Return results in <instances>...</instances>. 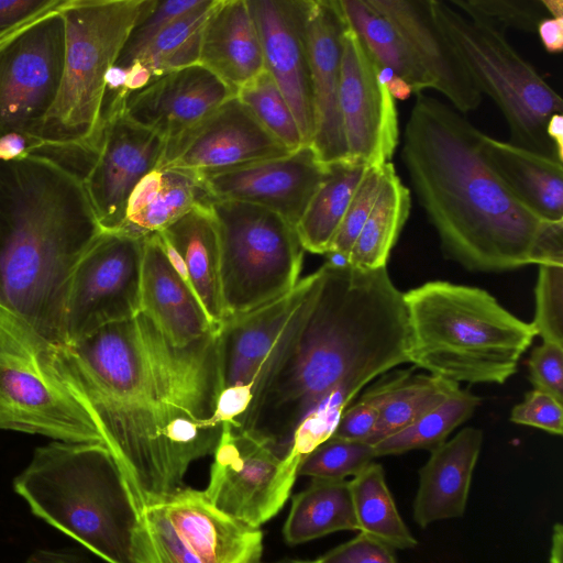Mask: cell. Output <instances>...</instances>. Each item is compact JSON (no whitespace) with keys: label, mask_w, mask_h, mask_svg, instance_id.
I'll use <instances>...</instances> for the list:
<instances>
[{"label":"cell","mask_w":563,"mask_h":563,"mask_svg":"<svg viewBox=\"0 0 563 563\" xmlns=\"http://www.w3.org/2000/svg\"><path fill=\"white\" fill-rule=\"evenodd\" d=\"M57 376L91 416L143 510L185 485L222 427L217 331L173 344L142 312L71 344H52Z\"/></svg>","instance_id":"6da1fadb"},{"label":"cell","mask_w":563,"mask_h":563,"mask_svg":"<svg viewBox=\"0 0 563 563\" xmlns=\"http://www.w3.org/2000/svg\"><path fill=\"white\" fill-rule=\"evenodd\" d=\"M292 349L264 393L249 431L286 457L330 439L343 411L371 382L410 363L401 292L387 267L327 261Z\"/></svg>","instance_id":"7a4b0ae2"},{"label":"cell","mask_w":563,"mask_h":563,"mask_svg":"<svg viewBox=\"0 0 563 563\" xmlns=\"http://www.w3.org/2000/svg\"><path fill=\"white\" fill-rule=\"evenodd\" d=\"M465 117L418 93L405 128L401 159L443 253L473 272L536 264L547 224L486 163Z\"/></svg>","instance_id":"3957f363"},{"label":"cell","mask_w":563,"mask_h":563,"mask_svg":"<svg viewBox=\"0 0 563 563\" xmlns=\"http://www.w3.org/2000/svg\"><path fill=\"white\" fill-rule=\"evenodd\" d=\"M102 232L78 176L35 154L0 161V305L63 344L70 276Z\"/></svg>","instance_id":"277c9868"},{"label":"cell","mask_w":563,"mask_h":563,"mask_svg":"<svg viewBox=\"0 0 563 563\" xmlns=\"http://www.w3.org/2000/svg\"><path fill=\"white\" fill-rule=\"evenodd\" d=\"M13 488L35 516L107 563H158L143 510L104 443L38 446Z\"/></svg>","instance_id":"5b68a950"},{"label":"cell","mask_w":563,"mask_h":563,"mask_svg":"<svg viewBox=\"0 0 563 563\" xmlns=\"http://www.w3.org/2000/svg\"><path fill=\"white\" fill-rule=\"evenodd\" d=\"M409 362L434 376L504 384L537 332L488 291L432 280L404 292Z\"/></svg>","instance_id":"8992f818"},{"label":"cell","mask_w":563,"mask_h":563,"mask_svg":"<svg viewBox=\"0 0 563 563\" xmlns=\"http://www.w3.org/2000/svg\"><path fill=\"white\" fill-rule=\"evenodd\" d=\"M151 0H66L64 62L55 100L40 128L41 145L96 155L103 128L106 78Z\"/></svg>","instance_id":"52a82bcc"},{"label":"cell","mask_w":563,"mask_h":563,"mask_svg":"<svg viewBox=\"0 0 563 563\" xmlns=\"http://www.w3.org/2000/svg\"><path fill=\"white\" fill-rule=\"evenodd\" d=\"M429 1L438 29L474 85L503 112L510 143L558 161L545 128L553 113H562L559 93L509 44L505 32L468 18L449 1Z\"/></svg>","instance_id":"ba28073f"},{"label":"cell","mask_w":563,"mask_h":563,"mask_svg":"<svg viewBox=\"0 0 563 563\" xmlns=\"http://www.w3.org/2000/svg\"><path fill=\"white\" fill-rule=\"evenodd\" d=\"M319 271L284 296L225 319L217 329L220 394L213 420L247 430L271 383L288 357L311 306Z\"/></svg>","instance_id":"9c48e42d"},{"label":"cell","mask_w":563,"mask_h":563,"mask_svg":"<svg viewBox=\"0 0 563 563\" xmlns=\"http://www.w3.org/2000/svg\"><path fill=\"white\" fill-rule=\"evenodd\" d=\"M52 344L0 305V430L103 443L89 412L54 371Z\"/></svg>","instance_id":"30bf717a"},{"label":"cell","mask_w":563,"mask_h":563,"mask_svg":"<svg viewBox=\"0 0 563 563\" xmlns=\"http://www.w3.org/2000/svg\"><path fill=\"white\" fill-rule=\"evenodd\" d=\"M210 208L225 319L264 306L298 284L306 251L292 224L252 203L213 199Z\"/></svg>","instance_id":"8fae6325"},{"label":"cell","mask_w":563,"mask_h":563,"mask_svg":"<svg viewBox=\"0 0 563 563\" xmlns=\"http://www.w3.org/2000/svg\"><path fill=\"white\" fill-rule=\"evenodd\" d=\"M143 239L107 232L76 265L63 309V344L141 312Z\"/></svg>","instance_id":"7c38bea8"},{"label":"cell","mask_w":563,"mask_h":563,"mask_svg":"<svg viewBox=\"0 0 563 563\" xmlns=\"http://www.w3.org/2000/svg\"><path fill=\"white\" fill-rule=\"evenodd\" d=\"M297 471L253 432L222 426L203 493L221 511L260 528L284 507Z\"/></svg>","instance_id":"4fadbf2b"},{"label":"cell","mask_w":563,"mask_h":563,"mask_svg":"<svg viewBox=\"0 0 563 563\" xmlns=\"http://www.w3.org/2000/svg\"><path fill=\"white\" fill-rule=\"evenodd\" d=\"M64 20L46 14L0 40V136L37 137L60 81Z\"/></svg>","instance_id":"5bb4252c"},{"label":"cell","mask_w":563,"mask_h":563,"mask_svg":"<svg viewBox=\"0 0 563 563\" xmlns=\"http://www.w3.org/2000/svg\"><path fill=\"white\" fill-rule=\"evenodd\" d=\"M339 104L349 158L373 167L390 162L399 143L397 107L347 23L342 37Z\"/></svg>","instance_id":"9a60e30c"},{"label":"cell","mask_w":563,"mask_h":563,"mask_svg":"<svg viewBox=\"0 0 563 563\" xmlns=\"http://www.w3.org/2000/svg\"><path fill=\"white\" fill-rule=\"evenodd\" d=\"M123 103L108 111L96 158L82 180L107 232L120 228L133 189L159 165L166 144L155 132L131 121L123 112Z\"/></svg>","instance_id":"2e32d148"},{"label":"cell","mask_w":563,"mask_h":563,"mask_svg":"<svg viewBox=\"0 0 563 563\" xmlns=\"http://www.w3.org/2000/svg\"><path fill=\"white\" fill-rule=\"evenodd\" d=\"M289 153L234 96L196 126L167 142L157 167L201 173Z\"/></svg>","instance_id":"e0dca14e"},{"label":"cell","mask_w":563,"mask_h":563,"mask_svg":"<svg viewBox=\"0 0 563 563\" xmlns=\"http://www.w3.org/2000/svg\"><path fill=\"white\" fill-rule=\"evenodd\" d=\"M327 173L311 145L275 158L201 172L214 199L267 208L296 227Z\"/></svg>","instance_id":"ac0fdd59"},{"label":"cell","mask_w":563,"mask_h":563,"mask_svg":"<svg viewBox=\"0 0 563 563\" xmlns=\"http://www.w3.org/2000/svg\"><path fill=\"white\" fill-rule=\"evenodd\" d=\"M264 58L297 121L305 145L313 137V106L306 43L309 0H249Z\"/></svg>","instance_id":"d6986e66"},{"label":"cell","mask_w":563,"mask_h":563,"mask_svg":"<svg viewBox=\"0 0 563 563\" xmlns=\"http://www.w3.org/2000/svg\"><path fill=\"white\" fill-rule=\"evenodd\" d=\"M345 27L339 0H309L306 43L313 106L311 146L324 164L349 158L339 104Z\"/></svg>","instance_id":"ffe728a7"},{"label":"cell","mask_w":563,"mask_h":563,"mask_svg":"<svg viewBox=\"0 0 563 563\" xmlns=\"http://www.w3.org/2000/svg\"><path fill=\"white\" fill-rule=\"evenodd\" d=\"M235 91L199 63L167 73L129 93L124 114L169 142L196 126Z\"/></svg>","instance_id":"44dd1931"},{"label":"cell","mask_w":563,"mask_h":563,"mask_svg":"<svg viewBox=\"0 0 563 563\" xmlns=\"http://www.w3.org/2000/svg\"><path fill=\"white\" fill-rule=\"evenodd\" d=\"M397 30L432 81L462 113L477 109L482 93L438 29L429 0H368Z\"/></svg>","instance_id":"7402d4cb"},{"label":"cell","mask_w":563,"mask_h":563,"mask_svg":"<svg viewBox=\"0 0 563 563\" xmlns=\"http://www.w3.org/2000/svg\"><path fill=\"white\" fill-rule=\"evenodd\" d=\"M156 505L202 563H261L262 530L218 509L203 490L184 486Z\"/></svg>","instance_id":"603a6c76"},{"label":"cell","mask_w":563,"mask_h":563,"mask_svg":"<svg viewBox=\"0 0 563 563\" xmlns=\"http://www.w3.org/2000/svg\"><path fill=\"white\" fill-rule=\"evenodd\" d=\"M141 312L175 345L217 331L194 291L170 263L157 233L143 239Z\"/></svg>","instance_id":"cb8c5ba5"},{"label":"cell","mask_w":563,"mask_h":563,"mask_svg":"<svg viewBox=\"0 0 563 563\" xmlns=\"http://www.w3.org/2000/svg\"><path fill=\"white\" fill-rule=\"evenodd\" d=\"M483 439L481 429L467 427L431 451L419 471L412 506V517L420 528L464 515Z\"/></svg>","instance_id":"d4e9b609"},{"label":"cell","mask_w":563,"mask_h":563,"mask_svg":"<svg viewBox=\"0 0 563 563\" xmlns=\"http://www.w3.org/2000/svg\"><path fill=\"white\" fill-rule=\"evenodd\" d=\"M198 63L235 92L265 69L249 0L214 1L203 25Z\"/></svg>","instance_id":"484cf974"},{"label":"cell","mask_w":563,"mask_h":563,"mask_svg":"<svg viewBox=\"0 0 563 563\" xmlns=\"http://www.w3.org/2000/svg\"><path fill=\"white\" fill-rule=\"evenodd\" d=\"M210 195L199 173L156 167L133 189L120 228L114 231L135 239L158 233L199 206H209Z\"/></svg>","instance_id":"4316f807"},{"label":"cell","mask_w":563,"mask_h":563,"mask_svg":"<svg viewBox=\"0 0 563 563\" xmlns=\"http://www.w3.org/2000/svg\"><path fill=\"white\" fill-rule=\"evenodd\" d=\"M493 172L523 205L547 221L563 220V165L553 157L479 134Z\"/></svg>","instance_id":"83f0119b"},{"label":"cell","mask_w":563,"mask_h":563,"mask_svg":"<svg viewBox=\"0 0 563 563\" xmlns=\"http://www.w3.org/2000/svg\"><path fill=\"white\" fill-rule=\"evenodd\" d=\"M210 205L194 208L158 234L179 255L195 295L218 329L225 313L221 292L219 238Z\"/></svg>","instance_id":"f1b7e54d"},{"label":"cell","mask_w":563,"mask_h":563,"mask_svg":"<svg viewBox=\"0 0 563 563\" xmlns=\"http://www.w3.org/2000/svg\"><path fill=\"white\" fill-rule=\"evenodd\" d=\"M336 531H358L350 481L311 478L291 499L284 539L297 545Z\"/></svg>","instance_id":"f546056e"},{"label":"cell","mask_w":563,"mask_h":563,"mask_svg":"<svg viewBox=\"0 0 563 563\" xmlns=\"http://www.w3.org/2000/svg\"><path fill=\"white\" fill-rule=\"evenodd\" d=\"M368 166L345 158L327 164V173L296 224L305 251L325 255Z\"/></svg>","instance_id":"4dcf8cb0"},{"label":"cell","mask_w":563,"mask_h":563,"mask_svg":"<svg viewBox=\"0 0 563 563\" xmlns=\"http://www.w3.org/2000/svg\"><path fill=\"white\" fill-rule=\"evenodd\" d=\"M410 208L408 187L400 180L391 162L384 164L378 196L346 263L362 269L386 267Z\"/></svg>","instance_id":"1f68e13d"},{"label":"cell","mask_w":563,"mask_h":563,"mask_svg":"<svg viewBox=\"0 0 563 563\" xmlns=\"http://www.w3.org/2000/svg\"><path fill=\"white\" fill-rule=\"evenodd\" d=\"M339 5L377 68L393 69L410 86L412 93L433 89L431 79L397 30L368 0H339Z\"/></svg>","instance_id":"d6a6232c"},{"label":"cell","mask_w":563,"mask_h":563,"mask_svg":"<svg viewBox=\"0 0 563 563\" xmlns=\"http://www.w3.org/2000/svg\"><path fill=\"white\" fill-rule=\"evenodd\" d=\"M358 531L393 549L408 550L418 541L402 520L380 464L372 462L350 481Z\"/></svg>","instance_id":"836d02e7"},{"label":"cell","mask_w":563,"mask_h":563,"mask_svg":"<svg viewBox=\"0 0 563 563\" xmlns=\"http://www.w3.org/2000/svg\"><path fill=\"white\" fill-rule=\"evenodd\" d=\"M481 404L476 395L459 388L445 401L409 427L383 439L374 446L376 456L398 455L412 450H434L449 434L471 418Z\"/></svg>","instance_id":"e575fe53"},{"label":"cell","mask_w":563,"mask_h":563,"mask_svg":"<svg viewBox=\"0 0 563 563\" xmlns=\"http://www.w3.org/2000/svg\"><path fill=\"white\" fill-rule=\"evenodd\" d=\"M459 388L457 383L432 374L409 375L383 406L375 429L366 443L375 445L409 427L445 401Z\"/></svg>","instance_id":"d590c367"},{"label":"cell","mask_w":563,"mask_h":563,"mask_svg":"<svg viewBox=\"0 0 563 563\" xmlns=\"http://www.w3.org/2000/svg\"><path fill=\"white\" fill-rule=\"evenodd\" d=\"M214 1L205 0L200 7L167 25L133 63L144 67L152 81L173 70L197 64L203 25Z\"/></svg>","instance_id":"8d00e7d4"},{"label":"cell","mask_w":563,"mask_h":563,"mask_svg":"<svg viewBox=\"0 0 563 563\" xmlns=\"http://www.w3.org/2000/svg\"><path fill=\"white\" fill-rule=\"evenodd\" d=\"M235 96L290 152L305 145L290 106L267 70L241 86Z\"/></svg>","instance_id":"74e56055"},{"label":"cell","mask_w":563,"mask_h":563,"mask_svg":"<svg viewBox=\"0 0 563 563\" xmlns=\"http://www.w3.org/2000/svg\"><path fill=\"white\" fill-rule=\"evenodd\" d=\"M413 368L391 369L378 377L341 415L331 438L366 442L372 435L380 410L393 391L409 376Z\"/></svg>","instance_id":"f35d334b"},{"label":"cell","mask_w":563,"mask_h":563,"mask_svg":"<svg viewBox=\"0 0 563 563\" xmlns=\"http://www.w3.org/2000/svg\"><path fill=\"white\" fill-rule=\"evenodd\" d=\"M375 457L374 446L366 442L330 438L302 460L297 475L345 479L347 476H355Z\"/></svg>","instance_id":"ab89813d"},{"label":"cell","mask_w":563,"mask_h":563,"mask_svg":"<svg viewBox=\"0 0 563 563\" xmlns=\"http://www.w3.org/2000/svg\"><path fill=\"white\" fill-rule=\"evenodd\" d=\"M468 18L479 20L505 32L516 29L537 32L548 13L540 0H449Z\"/></svg>","instance_id":"60d3db41"},{"label":"cell","mask_w":563,"mask_h":563,"mask_svg":"<svg viewBox=\"0 0 563 563\" xmlns=\"http://www.w3.org/2000/svg\"><path fill=\"white\" fill-rule=\"evenodd\" d=\"M203 2L205 0H151L133 25L115 66H130L167 25Z\"/></svg>","instance_id":"b9f144b4"},{"label":"cell","mask_w":563,"mask_h":563,"mask_svg":"<svg viewBox=\"0 0 563 563\" xmlns=\"http://www.w3.org/2000/svg\"><path fill=\"white\" fill-rule=\"evenodd\" d=\"M531 322L543 342L563 346V266L539 265Z\"/></svg>","instance_id":"7bdbcfd3"},{"label":"cell","mask_w":563,"mask_h":563,"mask_svg":"<svg viewBox=\"0 0 563 563\" xmlns=\"http://www.w3.org/2000/svg\"><path fill=\"white\" fill-rule=\"evenodd\" d=\"M383 166L366 168L327 254H335L347 260L378 196Z\"/></svg>","instance_id":"ee69618b"},{"label":"cell","mask_w":563,"mask_h":563,"mask_svg":"<svg viewBox=\"0 0 563 563\" xmlns=\"http://www.w3.org/2000/svg\"><path fill=\"white\" fill-rule=\"evenodd\" d=\"M143 516L158 563H202L159 505L145 507Z\"/></svg>","instance_id":"f6af8a7d"},{"label":"cell","mask_w":563,"mask_h":563,"mask_svg":"<svg viewBox=\"0 0 563 563\" xmlns=\"http://www.w3.org/2000/svg\"><path fill=\"white\" fill-rule=\"evenodd\" d=\"M510 421L561 435L563 432L562 401L550 394L533 389L510 412Z\"/></svg>","instance_id":"bcb514c9"},{"label":"cell","mask_w":563,"mask_h":563,"mask_svg":"<svg viewBox=\"0 0 563 563\" xmlns=\"http://www.w3.org/2000/svg\"><path fill=\"white\" fill-rule=\"evenodd\" d=\"M528 367L534 389L563 401V346L543 342L532 350Z\"/></svg>","instance_id":"7dc6e473"},{"label":"cell","mask_w":563,"mask_h":563,"mask_svg":"<svg viewBox=\"0 0 563 563\" xmlns=\"http://www.w3.org/2000/svg\"><path fill=\"white\" fill-rule=\"evenodd\" d=\"M316 561L317 563H396L393 548L360 531L353 539L333 548Z\"/></svg>","instance_id":"c3c4849f"},{"label":"cell","mask_w":563,"mask_h":563,"mask_svg":"<svg viewBox=\"0 0 563 563\" xmlns=\"http://www.w3.org/2000/svg\"><path fill=\"white\" fill-rule=\"evenodd\" d=\"M66 0H0V38L20 27L59 11Z\"/></svg>","instance_id":"681fc988"},{"label":"cell","mask_w":563,"mask_h":563,"mask_svg":"<svg viewBox=\"0 0 563 563\" xmlns=\"http://www.w3.org/2000/svg\"><path fill=\"white\" fill-rule=\"evenodd\" d=\"M41 146L36 136L11 132L0 136V161L11 162L33 154Z\"/></svg>","instance_id":"f907efd6"},{"label":"cell","mask_w":563,"mask_h":563,"mask_svg":"<svg viewBox=\"0 0 563 563\" xmlns=\"http://www.w3.org/2000/svg\"><path fill=\"white\" fill-rule=\"evenodd\" d=\"M537 32L544 49L550 54H559L563 49V16L544 18L540 21Z\"/></svg>","instance_id":"816d5d0a"},{"label":"cell","mask_w":563,"mask_h":563,"mask_svg":"<svg viewBox=\"0 0 563 563\" xmlns=\"http://www.w3.org/2000/svg\"><path fill=\"white\" fill-rule=\"evenodd\" d=\"M24 563H91L73 550L41 549L33 552Z\"/></svg>","instance_id":"f5cc1de1"},{"label":"cell","mask_w":563,"mask_h":563,"mask_svg":"<svg viewBox=\"0 0 563 563\" xmlns=\"http://www.w3.org/2000/svg\"><path fill=\"white\" fill-rule=\"evenodd\" d=\"M378 81L386 87L394 100H406L412 95L410 86L393 69L388 67H376Z\"/></svg>","instance_id":"db71d44e"},{"label":"cell","mask_w":563,"mask_h":563,"mask_svg":"<svg viewBox=\"0 0 563 563\" xmlns=\"http://www.w3.org/2000/svg\"><path fill=\"white\" fill-rule=\"evenodd\" d=\"M547 135L552 142L556 158L560 163H563V115L562 113H553L547 123Z\"/></svg>","instance_id":"11a10c76"},{"label":"cell","mask_w":563,"mask_h":563,"mask_svg":"<svg viewBox=\"0 0 563 563\" xmlns=\"http://www.w3.org/2000/svg\"><path fill=\"white\" fill-rule=\"evenodd\" d=\"M563 527L560 522L552 529L550 563H562L563 559Z\"/></svg>","instance_id":"9f6ffc18"},{"label":"cell","mask_w":563,"mask_h":563,"mask_svg":"<svg viewBox=\"0 0 563 563\" xmlns=\"http://www.w3.org/2000/svg\"><path fill=\"white\" fill-rule=\"evenodd\" d=\"M551 18L563 16V0H540Z\"/></svg>","instance_id":"6f0895ef"},{"label":"cell","mask_w":563,"mask_h":563,"mask_svg":"<svg viewBox=\"0 0 563 563\" xmlns=\"http://www.w3.org/2000/svg\"><path fill=\"white\" fill-rule=\"evenodd\" d=\"M275 563H317L316 560H284Z\"/></svg>","instance_id":"680465c9"},{"label":"cell","mask_w":563,"mask_h":563,"mask_svg":"<svg viewBox=\"0 0 563 563\" xmlns=\"http://www.w3.org/2000/svg\"><path fill=\"white\" fill-rule=\"evenodd\" d=\"M4 37H5V36H4ZM2 38H3V37H2ZM2 38H0V40H2Z\"/></svg>","instance_id":"91938a15"}]
</instances>
